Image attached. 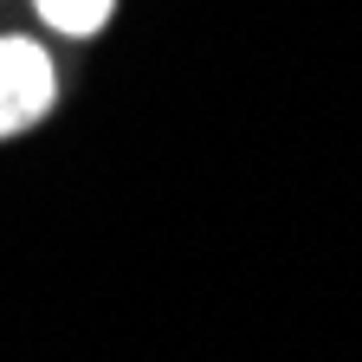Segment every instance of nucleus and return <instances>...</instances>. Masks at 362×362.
<instances>
[{
	"label": "nucleus",
	"instance_id": "f03ea898",
	"mask_svg": "<svg viewBox=\"0 0 362 362\" xmlns=\"http://www.w3.org/2000/svg\"><path fill=\"white\" fill-rule=\"evenodd\" d=\"M33 7L45 13V26H59V33L84 39V33H98V26L110 20V7H117V0H33Z\"/></svg>",
	"mask_w": 362,
	"mask_h": 362
},
{
	"label": "nucleus",
	"instance_id": "f257e3e1",
	"mask_svg": "<svg viewBox=\"0 0 362 362\" xmlns=\"http://www.w3.org/2000/svg\"><path fill=\"white\" fill-rule=\"evenodd\" d=\"M59 98V71L33 39H0V136H20Z\"/></svg>",
	"mask_w": 362,
	"mask_h": 362
}]
</instances>
